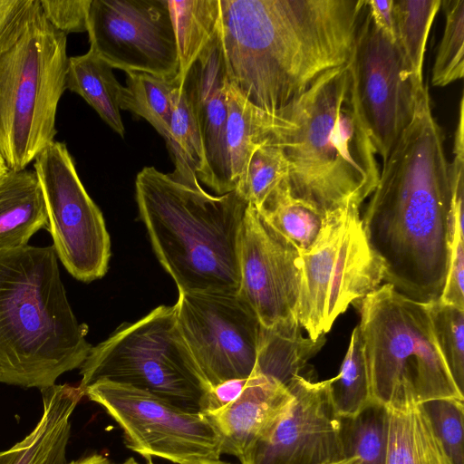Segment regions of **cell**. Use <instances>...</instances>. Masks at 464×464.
I'll return each mask as SVG.
<instances>
[{
  "mask_svg": "<svg viewBox=\"0 0 464 464\" xmlns=\"http://www.w3.org/2000/svg\"><path fill=\"white\" fill-rule=\"evenodd\" d=\"M341 420L345 459H353L354 464H386V405L372 401L356 415Z\"/></svg>",
  "mask_w": 464,
  "mask_h": 464,
  "instance_id": "f546056e",
  "label": "cell"
},
{
  "mask_svg": "<svg viewBox=\"0 0 464 464\" xmlns=\"http://www.w3.org/2000/svg\"><path fill=\"white\" fill-rule=\"evenodd\" d=\"M454 191L442 130L429 89L382 163L362 218L383 280L421 303L439 299L447 276L454 227Z\"/></svg>",
  "mask_w": 464,
  "mask_h": 464,
  "instance_id": "6da1fadb",
  "label": "cell"
},
{
  "mask_svg": "<svg viewBox=\"0 0 464 464\" xmlns=\"http://www.w3.org/2000/svg\"><path fill=\"white\" fill-rule=\"evenodd\" d=\"M47 226L46 204L34 169H7L0 177V250L28 245Z\"/></svg>",
  "mask_w": 464,
  "mask_h": 464,
  "instance_id": "44dd1931",
  "label": "cell"
},
{
  "mask_svg": "<svg viewBox=\"0 0 464 464\" xmlns=\"http://www.w3.org/2000/svg\"><path fill=\"white\" fill-rule=\"evenodd\" d=\"M121 464H139V463L137 462V460L135 459L130 458V459H128L127 460H125L124 462H122Z\"/></svg>",
  "mask_w": 464,
  "mask_h": 464,
  "instance_id": "ee69618b",
  "label": "cell"
},
{
  "mask_svg": "<svg viewBox=\"0 0 464 464\" xmlns=\"http://www.w3.org/2000/svg\"><path fill=\"white\" fill-rule=\"evenodd\" d=\"M247 378L227 380L212 387L203 394L200 411H214L235 401L242 392Z\"/></svg>",
  "mask_w": 464,
  "mask_h": 464,
  "instance_id": "f35d334b",
  "label": "cell"
},
{
  "mask_svg": "<svg viewBox=\"0 0 464 464\" xmlns=\"http://www.w3.org/2000/svg\"><path fill=\"white\" fill-rule=\"evenodd\" d=\"M92 0H40L45 19L56 30L65 34L87 31Z\"/></svg>",
  "mask_w": 464,
  "mask_h": 464,
  "instance_id": "74e56055",
  "label": "cell"
},
{
  "mask_svg": "<svg viewBox=\"0 0 464 464\" xmlns=\"http://www.w3.org/2000/svg\"><path fill=\"white\" fill-rule=\"evenodd\" d=\"M41 13L40 0H0V56L16 44Z\"/></svg>",
  "mask_w": 464,
  "mask_h": 464,
  "instance_id": "d590c367",
  "label": "cell"
},
{
  "mask_svg": "<svg viewBox=\"0 0 464 464\" xmlns=\"http://www.w3.org/2000/svg\"><path fill=\"white\" fill-rule=\"evenodd\" d=\"M146 464H155V463L153 462L152 459H147ZM196 464H231V463L218 459V460L203 461V462H198Z\"/></svg>",
  "mask_w": 464,
  "mask_h": 464,
  "instance_id": "b9f144b4",
  "label": "cell"
},
{
  "mask_svg": "<svg viewBox=\"0 0 464 464\" xmlns=\"http://www.w3.org/2000/svg\"><path fill=\"white\" fill-rule=\"evenodd\" d=\"M8 169L1 154H0V177Z\"/></svg>",
  "mask_w": 464,
  "mask_h": 464,
  "instance_id": "7bdbcfd3",
  "label": "cell"
},
{
  "mask_svg": "<svg viewBox=\"0 0 464 464\" xmlns=\"http://www.w3.org/2000/svg\"><path fill=\"white\" fill-rule=\"evenodd\" d=\"M431 427L453 464H464L463 401L439 399L421 403Z\"/></svg>",
  "mask_w": 464,
  "mask_h": 464,
  "instance_id": "e575fe53",
  "label": "cell"
},
{
  "mask_svg": "<svg viewBox=\"0 0 464 464\" xmlns=\"http://www.w3.org/2000/svg\"><path fill=\"white\" fill-rule=\"evenodd\" d=\"M261 217L300 253L312 247L329 218L294 198L286 178L256 208Z\"/></svg>",
  "mask_w": 464,
  "mask_h": 464,
  "instance_id": "d4e9b609",
  "label": "cell"
},
{
  "mask_svg": "<svg viewBox=\"0 0 464 464\" xmlns=\"http://www.w3.org/2000/svg\"><path fill=\"white\" fill-rule=\"evenodd\" d=\"M444 29L432 67L431 84L445 87L464 74V0H442Z\"/></svg>",
  "mask_w": 464,
  "mask_h": 464,
  "instance_id": "d6a6232c",
  "label": "cell"
},
{
  "mask_svg": "<svg viewBox=\"0 0 464 464\" xmlns=\"http://www.w3.org/2000/svg\"><path fill=\"white\" fill-rule=\"evenodd\" d=\"M165 140L175 164L171 174L184 181H198L204 169V150L184 78L179 74L173 92V110Z\"/></svg>",
  "mask_w": 464,
  "mask_h": 464,
  "instance_id": "83f0119b",
  "label": "cell"
},
{
  "mask_svg": "<svg viewBox=\"0 0 464 464\" xmlns=\"http://www.w3.org/2000/svg\"><path fill=\"white\" fill-rule=\"evenodd\" d=\"M174 306L179 331L209 390L252 373L261 325L237 293L179 292Z\"/></svg>",
  "mask_w": 464,
  "mask_h": 464,
  "instance_id": "7c38bea8",
  "label": "cell"
},
{
  "mask_svg": "<svg viewBox=\"0 0 464 464\" xmlns=\"http://www.w3.org/2000/svg\"><path fill=\"white\" fill-rule=\"evenodd\" d=\"M299 257V250L248 203L240 233L237 294L266 330L301 332Z\"/></svg>",
  "mask_w": 464,
  "mask_h": 464,
  "instance_id": "9a60e30c",
  "label": "cell"
},
{
  "mask_svg": "<svg viewBox=\"0 0 464 464\" xmlns=\"http://www.w3.org/2000/svg\"><path fill=\"white\" fill-rule=\"evenodd\" d=\"M287 176L288 164L282 149L266 139L253 150L235 190L257 208Z\"/></svg>",
  "mask_w": 464,
  "mask_h": 464,
  "instance_id": "1f68e13d",
  "label": "cell"
},
{
  "mask_svg": "<svg viewBox=\"0 0 464 464\" xmlns=\"http://www.w3.org/2000/svg\"><path fill=\"white\" fill-rule=\"evenodd\" d=\"M54 251L75 279L89 283L108 270L111 238L102 211L84 188L65 143L54 140L34 160Z\"/></svg>",
  "mask_w": 464,
  "mask_h": 464,
  "instance_id": "8fae6325",
  "label": "cell"
},
{
  "mask_svg": "<svg viewBox=\"0 0 464 464\" xmlns=\"http://www.w3.org/2000/svg\"><path fill=\"white\" fill-rule=\"evenodd\" d=\"M393 1L394 0H366V4L370 16L375 25L395 42Z\"/></svg>",
  "mask_w": 464,
  "mask_h": 464,
  "instance_id": "ab89813d",
  "label": "cell"
},
{
  "mask_svg": "<svg viewBox=\"0 0 464 464\" xmlns=\"http://www.w3.org/2000/svg\"><path fill=\"white\" fill-rule=\"evenodd\" d=\"M119 425L128 449L149 459L196 464L220 459L221 441L208 418L151 392L101 379L85 388Z\"/></svg>",
  "mask_w": 464,
  "mask_h": 464,
  "instance_id": "30bf717a",
  "label": "cell"
},
{
  "mask_svg": "<svg viewBox=\"0 0 464 464\" xmlns=\"http://www.w3.org/2000/svg\"><path fill=\"white\" fill-rule=\"evenodd\" d=\"M366 0H220L227 82L274 114L352 56Z\"/></svg>",
  "mask_w": 464,
  "mask_h": 464,
  "instance_id": "7a4b0ae2",
  "label": "cell"
},
{
  "mask_svg": "<svg viewBox=\"0 0 464 464\" xmlns=\"http://www.w3.org/2000/svg\"><path fill=\"white\" fill-rule=\"evenodd\" d=\"M135 196L155 255L179 292H238L244 198L236 190L211 195L198 180L154 167L138 173Z\"/></svg>",
  "mask_w": 464,
  "mask_h": 464,
  "instance_id": "5b68a950",
  "label": "cell"
},
{
  "mask_svg": "<svg viewBox=\"0 0 464 464\" xmlns=\"http://www.w3.org/2000/svg\"><path fill=\"white\" fill-rule=\"evenodd\" d=\"M183 78L204 150L198 179L218 195L231 192L225 150L227 82L218 35Z\"/></svg>",
  "mask_w": 464,
  "mask_h": 464,
  "instance_id": "e0dca14e",
  "label": "cell"
},
{
  "mask_svg": "<svg viewBox=\"0 0 464 464\" xmlns=\"http://www.w3.org/2000/svg\"><path fill=\"white\" fill-rule=\"evenodd\" d=\"M324 343V334L314 341L303 337L302 332L283 334L261 326L255 369L287 386L295 376L313 372L308 361Z\"/></svg>",
  "mask_w": 464,
  "mask_h": 464,
  "instance_id": "484cf974",
  "label": "cell"
},
{
  "mask_svg": "<svg viewBox=\"0 0 464 464\" xmlns=\"http://www.w3.org/2000/svg\"><path fill=\"white\" fill-rule=\"evenodd\" d=\"M294 395L287 386L255 368L232 402L203 412L219 435L222 454L238 459L289 408Z\"/></svg>",
  "mask_w": 464,
  "mask_h": 464,
  "instance_id": "ac0fdd59",
  "label": "cell"
},
{
  "mask_svg": "<svg viewBox=\"0 0 464 464\" xmlns=\"http://www.w3.org/2000/svg\"><path fill=\"white\" fill-rule=\"evenodd\" d=\"M121 88L112 67L92 49L84 54L69 57L66 89L83 98L123 138L125 128L120 111Z\"/></svg>",
  "mask_w": 464,
  "mask_h": 464,
  "instance_id": "603a6c76",
  "label": "cell"
},
{
  "mask_svg": "<svg viewBox=\"0 0 464 464\" xmlns=\"http://www.w3.org/2000/svg\"><path fill=\"white\" fill-rule=\"evenodd\" d=\"M349 63L363 119L384 163L425 87H415L397 44L375 25L367 4Z\"/></svg>",
  "mask_w": 464,
  "mask_h": 464,
  "instance_id": "5bb4252c",
  "label": "cell"
},
{
  "mask_svg": "<svg viewBox=\"0 0 464 464\" xmlns=\"http://www.w3.org/2000/svg\"><path fill=\"white\" fill-rule=\"evenodd\" d=\"M53 246L0 250V382L40 390L92 346L69 304Z\"/></svg>",
  "mask_w": 464,
  "mask_h": 464,
  "instance_id": "277c9868",
  "label": "cell"
},
{
  "mask_svg": "<svg viewBox=\"0 0 464 464\" xmlns=\"http://www.w3.org/2000/svg\"><path fill=\"white\" fill-rule=\"evenodd\" d=\"M353 304L360 314L372 401L386 405L403 382L411 384L419 403L463 401L437 345L426 303L386 283Z\"/></svg>",
  "mask_w": 464,
  "mask_h": 464,
  "instance_id": "8992f818",
  "label": "cell"
},
{
  "mask_svg": "<svg viewBox=\"0 0 464 464\" xmlns=\"http://www.w3.org/2000/svg\"><path fill=\"white\" fill-rule=\"evenodd\" d=\"M276 113L267 139L283 150L294 198L330 217L372 194L380 176L377 151L349 62L323 73Z\"/></svg>",
  "mask_w": 464,
  "mask_h": 464,
  "instance_id": "3957f363",
  "label": "cell"
},
{
  "mask_svg": "<svg viewBox=\"0 0 464 464\" xmlns=\"http://www.w3.org/2000/svg\"><path fill=\"white\" fill-rule=\"evenodd\" d=\"M80 387L106 379L151 392L199 411L209 391L177 323L175 306L160 305L134 323H123L92 346L80 367Z\"/></svg>",
  "mask_w": 464,
  "mask_h": 464,
  "instance_id": "ba28073f",
  "label": "cell"
},
{
  "mask_svg": "<svg viewBox=\"0 0 464 464\" xmlns=\"http://www.w3.org/2000/svg\"><path fill=\"white\" fill-rule=\"evenodd\" d=\"M287 387L294 401L285 413L239 459L241 464H334L345 460L330 380L314 382L313 372Z\"/></svg>",
  "mask_w": 464,
  "mask_h": 464,
  "instance_id": "2e32d148",
  "label": "cell"
},
{
  "mask_svg": "<svg viewBox=\"0 0 464 464\" xmlns=\"http://www.w3.org/2000/svg\"><path fill=\"white\" fill-rule=\"evenodd\" d=\"M41 392L38 423L24 440L0 451V464H66L71 417L84 391L80 385L54 384Z\"/></svg>",
  "mask_w": 464,
  "mask_h": 464,
  "instance_id": "d6986e66",
  "label": "cell"
},
{
  "mask_svg": "<svg viewBox=\"0 0 464 464\" xmlns=\"http://www.w3.org/2000/svg\"><path fill=\"white\" fill-rule=\"evenodd\" d=\"M174 79L146 72H127L120 95V109L145 119L166 140L173 110Z\"/></svg>",
  "mask_w": 464,
  "mask_h": 464,
  "instance_id": "f1b7e54d",
  "label": "cell"
},
{
  "mask_svg": "<svg viewBox=\"0 0 464 464\" xmlns=\"http://www.w3.org/2000/svg\"><path fill=\"white\" fill-rule=\"evenodd\" d=\"M182 77L218 35L220 0H168Z\"/></svg>",
  "mask_w": 464,
  "mask_h": 464,
  "instance_id": "cb8c5ba5",
  "label": "cell"
},
{
  "mask_svg": "<svg viewBox=\"0 0 464 464\" xmlns=\"http://www.w3.org/2000/svg\"><path fill=\"white\" fill-rule=\"evenodd\" d=\"M464 233L463 208L454 210L453 237L445 284L440 300L464 309Z\"/></svg>",
  "mask_w": 464,
  "mask_h": 464,
  "instance_id": "8d00e7d4",
  "label": "cell"
},
{
  "mask_svg": "<svg viewBox=\"0 0 464 464\" xmlns=\"http://www.w3.org/2000/svg\"><path fill=\"white\" fill-rule=\"evenodd\" d=\"M386 464H453L435 434L411 383H402L386 404Z\"/></svg>",
  "mask_w": 464,
  "mask_h": 464,
  "instance_id": "ffe728a7",
  "label": "cell"
},
{
  "mask_svg": "<svg viewBox=\"0 0 464 464\" xmlns=\"http://www.w3.org/2000/svg\"><path fill=\"white\" fill-rule=\"evenodd\" d=\"M90 49L112 69L174 79L179 60L168 0H92Z\"/></svg>",
  "mask_w": 464,
  "mask_h": 464,
  "instance_id": "4fadbf2b",
  "label": "cell"
},
{
  "mask_svg": "<svg viewBox=\"0 0 464 464\" xmlns=\"http://www.w3.org/2000/svg\"><path fill=\"white\" fill-rule=\"evenodd\" d=\"M69 464H110L108 459L101 454H92L87 457L73 460Z\"/></svg>",
  "mask_w": 464,
  "mask_h": 464,
  "instance_id": "60d3db41",
  "label": "cell"
},
{
  "mask_svg": "<svg viewBox=\"0 0 464 464\" xmlns=\"http://www.w3.org/2000/svg\"><path fill=\"white\" fill-rule=\"evenodd\" d=\"M329 380L332 401L340 417H353L372 401L358 325L352 333L339 373Z\"/></svg>",
  "mask_w": 464,
  "mask_h": 464,
  "instance_id": "4dcf8cb0",
  "label": "cell"
},
{
  "mask_svg": "<svg viewBox=\"0 0 464 464\" xmlns=\"http://www.w3.org/2000/svg\"><path fill=\"white\" fill-rule=\"evenodd\" d=\"M441 0H394L395 42L415 87L422 90L423 61L432 23Z\"/></svg>",
  "mask_w": 464,
  "mask_h": 464,
  "instance_id": "4316f807",
  "label": "cell"
},
{
  "mask_svg": "<svg viewBox=\"0 0 464 464\" xmlns=\"http://www.w3.org/2000/svg\"><path fill=\"white\" fill-rule=\"evenodd\" d=\"M334 464H354V460L353 459H347L342 462L334 463Z\"/></svg>",
  "mask_w": 464,
  "mask_h": 464,
  "instance_id": "f6af8a7d",
  "label": "cell"
},
{
  "mask_svg": "<svg viewBox=\"0 0 464 464\" xmlns=\"http://www.w3.org/2000/svg\"><path fill=\"white\" fill-rule=\"evenodd\" d=\"M225 150L230 190L234 191L255 148L275 129L276 114L251 105L227 83Z\"/></svg>",
  "mask_w": 464,
  "mask_h": 464,
  "instance_id": "7402d4cb",
  "label": "cell"
},
{
  "mask_svg": "<svg viewBox=\"0 0 464 464\" xmlns=\"http://www.w3.org/2000/svg\"><path fill=\"white\" fill-rule=\"evenodd\" d=\"M439 350L459 391L464 392V309L440 299L426 303Z\"/></svg>",
  "mask_w": 464,
  "mask_h": 464,
  "instance_id": "836d02e7",
  "label": "cell"
},
{
  "mask_svg": "<svg viewBox=\"0 0 464 464\" xmlns=\"http://www.w3.org/2000/svg\"><path fill=\"white\" fill-rule=\"evenodd\" d=\"M68 61L67 35L43 11L0 56V154L8 169H26L55 140Z\"/></svg>",
  "mask_w": 464,
  "mask_h": 464,
  "instance_id": "52a82bcc",
  "label": "cell"
},
{
  "mask_svg": "<svg viewBox=\"0 0 464 464\" xmlns=\"http://www.w3.org/2000/svg\"><path fill=\"white\" fill-rule=\"evenodd\" d=\"M297 317L308 338L332 328L349 304L379 287L383 267L367 240L360 206L334 212L310 249L300 253Z\"/></svg>",
  "mask_w": 464,
  "mask_h": 464,
  "instance_id": "9c48e42d",
  "label": "cell"
}]
</instances>
